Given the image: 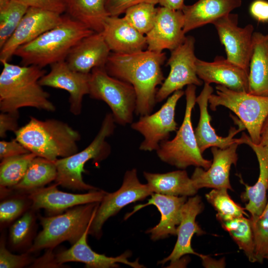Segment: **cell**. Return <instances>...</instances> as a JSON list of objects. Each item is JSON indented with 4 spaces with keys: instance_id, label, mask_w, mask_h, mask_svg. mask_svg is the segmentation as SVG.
<instances>
[{
    "instance_id": "6da1fadb",
    "label": "cell",
    "mask_w": 268,
    "mask_h": 268,
    "mask_svg": "<svg viewBox=\"0 0 268 268\" xmlns=\"http://www.w3.org/2000/svg\"><path fill=\"white\" fill-rule=\"evenodd\" d=\"M166 59L164 52L148 50L127 54L111 52L105 68L114 77L133 85L136 96L135 113H151L156 103L157 86L165 78L161 67Z\"/></svg>"
},
{
    "instance_id": "7a4b0ae2",
    "label": "cell",
    "mask_w": 268,
    "mask_h": 268,
    "mask_svg": "<svg viewBox=\"0 0 268 268\" xmlns=\"http://www.w3.org/2000/svg\"><path fill=\"white\" fill-rule=\"evenodd\" d=\"M3 66L0 74V110L2 112L18 111L23 107H32L54 112L56 107L49 100L39 81L46 71L39 67L18 66L8 61Z\"/></svg>"
},
{
    "instance_id": "3957f363",
    "label": "cell",
    "mask_w": 268,
    "mask_h": 268,
    "mask_svg": "<svg viewBox=\"0 0 268 268\" xmlns=\"http://www.w3.org/2000/svg\"><path fill=\"white\" fill-rule=\"evenodd\" d=\"M94 32L68 15H64L61 23L18 48L14 55L20 58L23 66L34 65L43 68L66 60L77 43Z\"/></svg>"
},
{
    "instance_id": "277c9868",
    "label": "cell",
    "mask_w": 268,
    "mask_h": 268,
    "mask_svg": "<svg viewBox=\"0 0 268 268\" xmlns=\"http://www.w3.org/2000/svg\"><path fill=\"white\" fill-rule=\"evenodd\" d=\"M14 134L30 152L54 162L77 152V143L81 138L79 132L65 122L54 119L40 120L31 116Z\"/></svg>"
},
{
    "instance_id": "5b68a950",
    "label": "cell",
    "mask_w": 268,
    "mask_h": 268,
    "mask_svg": "<svg viewBox=\"0 0 268 268\" xmlns=\"http://www.w3.org/2000/svg\"><path fill=\"white\" fill-rule=\"evenodd\" d=\"M99 204L93 202L77 205L53 216L39 215L42 229L37 234L27 252L54 249L65 241L73 245L91 224Z\"/></svg>"
},
{
    "instance_id": "8992f818",
    "label": "cell",
    "mask_w": 268,
    "mask_h": 268,
    "mask_svg": "<svg viewBox=\"0 0 268 268\" xmlns=\"http://www.w3.org/2000/svg\"><path fill=\"white\" fill-rule=\"evenodd\" d=\"M115 123L112 113L107 114L97 135L85 148L70 156L58 159L55 161L57 169L55 183L73 190L90 191L99 189L83 181L82 173L85 172L84 166L90 160L98 164L109 155L111 147L106 139L114 133Z\"/></svg>"
},
{
    "instance_id": "52a82bcc",
    "label": "cell",
    "mask_w": 268,
    "mask_h": 268,
    "mask_svg": "<svg viewBox=\"0 0 268 268\" xmlns=\"http://www.w3.org/2000/svg\"><path fill=\"white\" fill-rule=\"evenodd\" d=\"M196 86L188 85L185 90L186 109L182 125L171 140L161 142L156 153L163 162L180 169L194 166L204 170L212 160L205 159L199 147L192 123V112L196 103Z\"/></svg>"
},
{
    "instance_id": "ba28073f",
    "label": "cell",
    "mask_w": 268,
    "mask_h": 268,
    "mask_svg": "<svg viewBox=\"0 0 268 268\" xmlns=\"http://www.w3.org/2000/svg\"><path fill=\"white\" fill-rule=\"evenodd\" d=\"M216 93L209 96L208 104L214 111L219 106L233 112L248 131L251 140L259 144L263 124L268 117V96L238 91L221 85L215 87Z\"/></svg>"
},
{
    "instance_id": "9c48e42d",
    "label": "cell",
    "mask_w": 268,
    "mask_h": 268,
    "mask_svg": "<svg viewBox=\"0 0 268 268\" xmlns=\"http://www.w3.org/2000/svg\"><path fill=\"white\" fill-rule=\"evenodd\" d=\"M88 95L108 105L116 123L125 126L133 123L135 90L130 83L110 75L105 67H95L90 72Z\"/></svg>"
},
{
    "instance_id": "30bf717a",
    "label": "cell",
    "mask_w": 268,
    "mask_h": 268,
    "mask_svg": "<svg viewBox=\"0 0 268 268\" xmlns=\"http://www.w3.org/2000/svg\"><path fill=\"white\" fill-rule=\"evenodd\" d=\"M152 194L147 184H142L139 181L136 169L127 170L120 188L113 193H107L100 202L90 224L88 235L100 238L102 227L110 217L129 204L143 201Z\"/></svg>"
},
{
    "instance_id": "8fae6325",
    "label": "cell",
    "mask_w": 268,
    "mask_h": 268,
    "mask_svg": "<svg viewBox=\"0 0 268 268\" xmlns=\"http://www.w3.org/2000/svg\"><path fill=\"white\" fill-rule=\"evenodd\" d=\"M195 44V38L188 36L182 44L171 51L166 64L170 67V72L157 91L156 103L163 101L185 86H201L202 84L197 73Z\"/></svg>"
},
{
    "instance_id": "7c38bea8",
    "label": "cell",
    "mask_w": 268,
    "mask_h": 268,
    "mask_svg": "<svg viewBox=\"0 0 268 268\" xmlns=\"http://www.w3.org/2000/svg\"><path fill=\"white\" fill-rule=\"evenodd\" d=\"M184 93L182 90L176 91L157 111L141 116L137 121L131 124V128L144 137L139 145L140 150L156 151L160 143L167 140L171 132L177 131L175 109L178 101Z\"/></svg>"
},
{
    "instance_id": "4fadbf2b",
    "label": "cell",
    "mask_w": 268,
    "mask_h": 268,
    "mask_svg": "<svg viewBox=\"0 0 268 268\" xmlns=\"http://www.w3.org/2000/svg\"><path fill=\"white\" fill-rule=\"evenodd\" d=\"M238 24V15L231 13L212 23L221 43L224 46L226 58L249 74L254 28L250 24L244 27H239Z\"/></svg>"
},
{
    "instance_id": "5bb4252c",
    "label": "cell",
    "mask_w": 268,
    "mask_h": 268,
    "mask_svg": "<svg viewBox=\"0 0 268 268\" xmlns=\"http://www.w3.org/2000/svg\"><path fill=\"white\" fill-rule=\"evenodd\" d=\"M64 15L29 7L16 29L0 48V61H9L17 49L62 22Z\"/></svg>"
},
{
    "instance_id": "9a60e30c",
    "label": "cell",
    "mask_w": 268,
    "mask_h": 268,
    "mask_svg": "<svg viewBox=\"0 0 268 268\" xmlns=\"http://www.w3.org/2000/svg\"><path fill=\"white\" fill-rule=\"evenodd\" d=\"M50 67V72L40 79V84L67 91L69 95V111L74 115H79L82 111L83 97L89 94L90 73L71 69L65 60L55 63Z\"/></svg>"
},
{
    "instance_id": "2e32d148",
    "label": "cell",
    "mask_w": 268,
    "mask_h": 268,
    "mask_svg": "<svg viewBox=\"0 0 268 268\" xmlns=\"http://www.w3.org/2000/svg\"><path fill=\"white\" fill-rule=\"evenodd\" d=\"M55 183L47 187L41 188L28 194L32 201V208L44 209L48 216L63 213L77 205L93 202H100L107 193L104 190H95L85 194H72L62 192Z\"/></svg>"
},
{
    "instance_id": "e0dca14e",
    "label": "cell",
    "mask_w": 268,
    "mask_h": 268,
    "mask_svg": "<svg viewBox=\"0 0 268 268\" xmlns=\"http://www.w3.org/2000/svg\"><path fill=\"white\" fill-rule=\"evenodd\" d=\"M184 15L182 10L157 7L153 26L145 35L147 50L157 53L172 51L185 40Z\"/></svg>"
},
{
    "instance_id": "ac0fdd59",
    "label": "cell",
    "mask_w": 268,
    "mask_h": 268,
    "mask_svg": "<svg viewBox=\"0 0 268 268\" xmlns=\"http://www.w3.org/2000/svg\"><path fill=\"white\" fill-rule=\"evenodd\" d=\"M239 145L235 143L223 149L211 147L213 160L209 168L204 170L197 167L191 177L198 190L203 188L233 190L229 179L230 171L232 165H236Z\"/></svg>"
},
{
    "instance_id": "d6986e66",
    "label": "cell",
    "mask_w": 268,
    "mask_h": 268,
    "mask_svg": "<svg viewBox=\"0 0 268 268\" xmlns=\"http://www.w3.org/2000/svg\"><path fill=\"white\" fill-rule=\"evenodd\" d=\"M203 208L200 196L196 195L187 199L181 209V221L177 227V239L174 247L170 254L158 262V264L164 265L170 262V265H173L187 254L201 257L202 254L197 253L192 247L191 241L195 234L200 235L204 233L196 221L197 216Z\"/></svg>"
},
{
    "instance_id": "ffe728a7",
    "label": "cell",
    "mask_w": 268,
    "mask_h": 268,
    "mask_svg": "<svg viewBox=\"0 0 268 268\" xmlns=\"http://www.w3.org/2000/svg\"><path fill=\"white\" fill-rule=\"evenodd\" d=\"M150 196L146 203L135 205L132 212L125 215L124 219L144 207L153 205L160 213V220L156 226L147 230L145 233L150 234L153 241L165 239L170 235H177V227L181 221V209L187 197L157 193H153Z\"/></svg>"
},
{
    "instance_id": "44dd1931",
    "label": "cell",
    "mask_w": 268,
    "mask_h": 268,
    "mask_svg": "<svg viewBox=\"0 0 268 268\" xmlns=\"http://www.w3.org/2000/svg\"><path fill=\"white\" fill-rule=\"evenodd\" d=\"M90 226L81 238L70 248L61 251L56 255L58 263L64 265L67 262H80L84 263L87 268H117L120 267L119 263L134 268H145L139 263L138 259L134 262L128 260V258L132 256L130 251H127L115 257H108L94 252L87 242Z\"/></svg>"
},
{
    "instance_id": "7402d4cb",
    "label": "cell",
    "mask_w": 268,
    "mask_h": 268,
    "mask_svg": "<svg viewBox=\"0 0 268 268\" xmlns=\"http://www.w3.org/2000/svg\"><path fill=\"white\" fill-rule=\"evenodd\" d=\"M213 92V89L210 84L204 83L202 90L196 100L199 107L200 114L195 134L202 153L209 147H217L223 149L235 143L241 144V139L235 138L234 136L245 129L242 122L237 119V124L239 126L238 129L234 127H231L228 135L226 137L219 136L216 134L210 124L211 117L208 112V98Z\"/></svg>"
},
{
    "instance_id": "603a6c76",
    "label": "cell",
    "mask_w": 268,
    "mask_h": 268,
    "mask_svg": "<svg viewBox=\"0 0 268 268\" xmlns=\"http://www.w3.org/2000/svg\"><path fill=\"white\" fill-rule=\"evenodd\" d=\"M197 73L204 83H216L232 90L248 92V73L242 67L221 56L212 62L197 58Z\"/></svg>"
},
{
    "instance_id": "cb8c5ba5",
    "label": "cell",
    "mask_w": 268,
    "mask_h": 268,
    "mask_svg": "<svg viewBox=\"0 0 268 268\" xmlns=\"http://www.w3.org/2000/svg\"><path fill=\"white\" fill-rule=\"evenodd\" d=\"M240 138L242 144H246L252 148L259 162V175L254 185L245 184L240 177L241 183L245 187V191L241 196V200L247 202L245 209L249 212L250 218H254L262 213L268 200V148L254 143L245 133Z\"/></svg>"
},
{
    "instance_id": "d4e9b609",
    "label": "cell",
    "mask_w": 268,
    "mask_h": 268,
    "mask_svg": "<svg viewBox=\"0 0 268 268\" xmlns=\"http://www.w3.org/2000/svg\"><path fill=\"white\" fill-rule=\"evenodd\" d=\"M110 53L102 33L95 32L77 43L65 61L71 69L90 73L95 67H105Z\"/></svg>"
},
{
    "instance_id": "484cf974",
    "label": "cell",
    "mask_w": 268,
    "mask_h": 268,
    "mask_svg": "<svg viewBox=\"0 0 268 268\" xmlns=\"http://www.w3.org/2000/svg\"><path fill=\"white\" fill-rule=\"evenodd\" d=\"M102 33L112 52L127 54L147 49L145 36L136 30L124 17L107 16Z\"/></svg>"
},
{
    "instance_id": "4316f807",
    "label": "cell",
    "mask_w": 268,
    "mask_h": 268,
    "mask_svg": "<svg viewBox=\"0 0 268 268\" xmlns=\"http://www.w3.org/2000/svg\"><path fill=\"white\" fill-rule=\"evenodd\" d=\"M242 4V0H198L192 5H185L184 15L185 33L212 24L219 18L229 13Z\"/></svg>"
},
{
    "instance_id": "83f0119b",
    "label": "cell",
    "mask_w": 268,
    "mask_h": 268,
    "mask_svg": "<svg viewBox=\"0 0 268 268\" xmlns=\"http://www.w3.org/2000/svg\"><path fill=\"white\" fill-rule=\"evenodd\" d=\"M248 80L249 93L268 96V34L253 33Z\"/></svg>"
},
{
    "instance_id": "f1b7e54d",
    "label": "cell",
    "mask_w": 268,
    "mask_h": 268,
    "mask_svg": "<svg viewBox=\"0 0 268 268\" xmlns=\"http://www.w3.org/2000/svg\"><path fill=\"white\" fill-rule=\"evenodd\" d=\"M143 176L153 193L188 197L196 195L198 191L185 169L165 173L144 171Z\"/></svg>"
},
{
    "instance_id": "f546056e",
    "label": "cell",
    "mask_w": 268,
    "mask_h": 268,
    "mask_svg": "<svg viewBox=\"0 0 268 268\" xmlns=\"http://www.w3.org/2000/svg\"><path fill=\"white\" fill-rule=\"evenodd\" d=\"M106 0H65L66 11L70 17L82 23L96 32H102L108 16Z\"/></svg>"
},
{
    "instance_id": "4dcf8cb0",
    "label": "cell",
    "mask_w": 268,
    "mask_h": 268,
    "mask_svg": "<svg viewBox=\"0 0 268 268\" xmlns=\"http://www.w3.org/2000/svg\"><path fill=\"white\" fill-rule=\"evenodd\" d=\"M57 176L55 162L36 156L30 164L23 178L12 189L28 193L55 181Z\"/></svg>"
},
{
    "instance_id": "1f68e13d",
    "label": "cell",
    "mask_w": 268,
    "mask_h": 268,
    "mask_svg": "<svg viewBox=\"0 0 268 268\" xmlns=\"http://www.w3.org/2000/svg\"><path fill=\"white\" fill-rule=\"evenodd\" d=\"M36 211L30 208L11 224L8 244L13 251L25 253L31 247L37 236Z\"/></svg>"
},
{
    "instance_id": "d6a6232c",
    "label": "cell",
    "mask_w": 268,
    "mask_h": 268,
    "mask_svg": "<svg viewBox=\"0 0 268 268\" xmlns=\"http://www.w3.org/2000/svg\"><path fill=\"white\" fill-rule=\"evenodd\" d=\"M222 228L228 232L242 250L249 261L257 262L254 235L250 217L245 216L221 223Z\"/></svg>"
},
{
    "instance_id": "836d02e7",
    "label": "cell",
    "mask_w": 268,
    "mask_h": 268,
    "mask_svg": "<svg viewBox=\"0 0 268 268\" xmlns=\"http://www.w3.org/2000/svg\"><path fill=\"white\" fill-rule=\"evenodd\" d=\"M29 7L17 0H0V48L12 35Z\"/></svg>"
},
{
    "instance_id": "e575fe53",
    "label": "cell",
    "mask_w": 268,
    "mask_h": 268,
    "mask_svg": "<svg viewBox=\"0 0 268 268\" xmlns=\"http://www.w3.org/2000/svg\"><path fill=\"white\" fill-rule=\"evenodd\" d=\"M36 156L29 152L1 160L0 187L12 189L23 178L30 164Z\"/></svg>"
},
{
    "instance_id": "d590c367",
    "label": "cell",
    "mask_w": 268,
    "mask_h": 268,
    "mask_svg": "<svg viewBox=\"0 0 268 268\" xmlns=\"http://www.w3.org/2000/svg\"><path fill=\"white\" fill-rule=\"evenodd\" d=\"M205 198L216 211V218L220 223L245 215L250 217L245 211V208L231 198L227 189H213L205 194Z\"/></svg>"
},
{
    "instance_id": "8d00e7d4",
    "label": "cell",
    "mask_w": 268,
    "mask_h": 268,
    "mask_svg": "<svg viewBox=\"0 0 268 268\" xmlns=\"http://www.w3.org/2000/svg\"><path fill=\"white\" fill-rule=\"evenodd\" d=\"M32 201L27 193L18 192L2 199L0 203V224L3 228L11 224L31 208Z\"/></svg>"
},
{
    "instance_id": "74e56055",
    "label": "cell",
    "mask_w": 268,
    "mask_h": 268,
    "mask_svg": "<svg viewBox=\"0 0 268 268\" xmlns=\"http://www.w3.org/2000/svg\"><path fill=\"white\" fill-rule=\"evenodd\" d=\"M157 7L155 4L142 2L131 6L125 11L124 17L136 30L146 35L154 24Z\"/></svg>"
},
{
    "instance_id": "f35d334b",
    "label": "cell",
    "mask_w": 268,
    "mask_h": 268,
    "mask_svg": "<svg viewBox=\"0 0 268 268\" xmlns=\"http://www.w3.org/2000/svg\"><path fill=\"white\" fill-rule=\"evenodd\" d=\"M250 218L255 246L257 262L263 263L268 253V200L262 213Z\"/></svg>"
},
{
    "instance_id": "ab89813d",
    "label": "cell",
    "mask_w": 268,
    "mask_h": 268,
    "mask_svg": "<svg viewBox=\"0 0 268 268\" xmlns=\"http://www.w3.org/2000/svg\"><path fill=\"white\" fill-rule=\"evenodd\" d=\"M29 252L20 255L12 254L6 247L5 237L1 235L0 241V268H22L30 266L34 261V258Z\"/></svg>"
},
{
    "instance_id": "60d3db41",
    "label": "cell",
    "mask_w": 268,
    "mask_h": 268,
    "mask_svg": "<svg viewBox=\"0 0 268 268\" xmlns=\"http://www.w3.org/2000/svg\"><path fill=\"white\" fill-rule=\"evenodd\" d=\"M142 2L156 5L158 0H106V8L109 16H119L131 6Z\"/></svg>"
},
{
    "instance_id": "b9f144b4",
    "label": "cell",
    "mask_w": 268,
    "mask_h": 268,
    "mask_svg": "<svg viewBox=\"0 0 268 268\" xmlns=\"http://www.w3.org/2000/svg\"><path fill=\"white\" fill-rule=\"evenodd\" d=\"M28 7L40 8L62 14L66 11L65 0H17Z\"/></svg>"
},
{
    "instance_id": "7bdbcfd3",
    "label": "cell",
    "mask_w": 268,
    "mask_h": 268,
    "mask_svg": "<svg viewBox=\"0 0 268 268\" xmlns=\"http://www.w3.org/2000/svg\"><path fill=\"white\" fill-rule=\"evenodd\" d=\"M19 111L12 112H2L0 114V137L4 138L7 132H16L19 129L18 120Z\"/></svg>"
},
{
    "instance_id": "ee69618b",
    "label": "cell",
    "mask_w": 268,
    "mask_h": 268,
    "mask_svg": "<svg viewBox=\"0 0 268 268\" xmlns=\"http://www.w3.org/2000/svg\"><path fill=\"white\" fill-rule=\"evenodd\" d=\"M30 152L15 138L10 141H0V159L17 156Z\"/></svg>"
},
{
    "instance_id": "f6af8a7d",
    "label": "cell",
    "mask_w": 268,
    "mask_h": 268,
    "mask_svg": "<svg viewBox=\"0 0 268 268\" xmlns=\"http://www.w3.org/2000/svg\"><path fill=\"white\" fill-rule=\"evenodd\" d=\"M249 12L251 15L257 21L268 22V1L255 0L250 4Z\"/></svg>"
},
{
    "instance_id": "bcb514c9",
    "label": "cell",
    "mask_w": 268,
    "mask_h": 268,
    "mask_svg": "<svg viewBox=\"0 0 268 268\" xmlns=\"http://www.w3.org/2000/svg\"><path fill=\"white\" fill-rule=\"evenodd\" d=\"M54 249H47V251L40 257L35 259L33 263L30 266V268H64V265L58 263L56 259V254L53 252Z\"/></svg>"
},
{
    "instance_id": "7dc6e473",
    "label": "cell",
    "mask_w": 268,
    "mask_h": 268,
    "mask_svg": "<svg viewBox=\"0 0 268 268\" xmlns=\"http://www.w3.org/2000/svg\"><path fill=\"white\" fill-rule=\"evenodd\" d=\"M185 0H158V3L164 6L173 10H182Z\"/></svg>"
},
{
    "instance_id": "c3c4849f",
    "label": "cell",
    "mask_w": 268,
    "mask_h": 268,
    "mask_svg": "<svg viewBox=\"0 0 268 268\" xmlns=\"http://www.w3.org/2000/svg\"><path fill=\"white\" fill-rule=\"evenodd\" d=\"M259 144L266 146L268 148V117L262 127L261 132L260 140Z\"/></svg>"
},
{
    "instance_id": "681fc988",
    "label": "cell",
    "mask_w": 268,
    "mask_h": 268,
    "mask_svg": "<svg viewBox=\"0 0 268 268\" xmlns=\"http://www.w3.org/2000/svg\"><path fill=\"white\" fill-rule=\"evenodd\" d=\"M265 259L268 260V254L266 255V257H265Z\"/></svg>"
}]
</instances>
